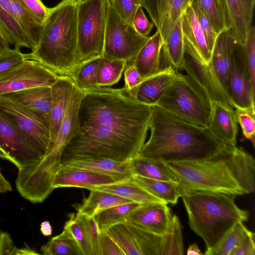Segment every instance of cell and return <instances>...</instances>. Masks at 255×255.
Masks as SVG:
<instances>
[{
    "label": "cell",
    "instance_id": "cell-52",
    "mask_svg": "<svg viewBox=\"0 0 255 255\" xmlns=\"http://www.w3.org/2000/svg\"><path fill=\"white\" fill-rule=\"evenodd\" d=\"M153 22L149 21L144 13L142 6L137 9L134 15L133 26L140 34L148 36L153 27Z\"/></svg>",
    "mask_w": 255,
    "mask_h": 255
},
{
    "label": "cell",
    "instance_id": "cell-39",
    "mask_svg": "<svg viewBox=\"0 0 255 255\" xmlns=\"http://www.w3.org/2000/svg\"><path fill=\"white\" fill-rule=\"evenodd\" d=\"M249 230L243 222H238L214 248L205 252L204 255H231Z\"/></svg>",
    "mask_w": 255,
    "mask_h": 255
},
{
    "label": "cell",
    "instance_id": "cell-9",
    "mask_svg": "<svg viewBox=\"0 0 255 255\" xmlns=\"http://www.w3.org/2000/svg\"><path fill=\"white\" fill-rule=\"evenodd\" d=\"M150 36L138 33L124 21L109 2L102 57L110 60H132Z\"/></svg>",
    "mask_w": 255,
    "mask_h": 255
},
{
    "label": "cell",
    "instance_id": "cell-15",
    "mask_svg": "<svg viewBox=\"0 0 255 255\" xmlns=\"http://www.w3.org/2000/svg\"><path fill=\"white\" fill-rule=\"evenodd\" d=\"M115 241L125 255H160L161 236L125 222L106 231Z\"/></svg>",
    "mask_w": 255,
    "mask_h": 255
},
{
    "label": "cell",
    "instance_id": "cell-46",
    "mask_svg": "<svg viewBox=\"0 0 255 255\" xmlns=\"http://www.w3.org/2000/svg\"><path fill=\"white\" fill-rule=\"evenodd\" d=\"M236 118L241 126L244 137L251 140L255 145V113L251 111L236 108Z\"/></svg>",
    "mask_w": 255,
    "mask_h": 255
},
{
    "label": "cell",
    "instance_id": "cell-18",
    "mask_svg": "<svg viewBox=\"0 0 255 255\" xmlns=\"http://www.w3.org/2000/svg\"><path fill=\"white\" fill-rule=\"evenodd\" d=\"M181 27L185 52L194 55L203 64H210L212 53L191 5L181 15Z\"/></svg>",
    "mask_w": 255,
    "mask_h": 255
},
{
    "label": "cell",
    "instance_id": "cell-17",
    "mask_svg": "<svg viewBox=\"0 0 255 255\" xmlns=\"http://www.w3.org/2000/svg\"><path fill=\"white\" fill-rule=\"evenodd\" d=\"M228 30L237 42L244 45L252 25L255 0H220Z\"/></svg>",
    "mask_w": 255,
    "mask_h": 255
},
{
    "label": "cell",
    "instance_id": "cell-8",
    "mask_svg": "<svg viewBox=\"0 0 255 255\" xmlns=\"http://www.w3.org/2000/svg\"><path fill=\"white\" fill-rule=\"evenodd\" d=\"M156 105L194 124L210 126L211 106L186 74L178 72Z\"/></svg>",
    "mask_w": 255,
    "mask_h": 255
},
{
    "label": "cell",
    "instance_id": "cell-12",
    "mask_svg": "<svg viewBox=\"0 0 255 255\" xmlns=\"http://www.w3.org/2000/svg\"><path fill=\"white\" fill-rule=\"evenodd\" d=\"M182 70L207 101L211 108L214 104H218L231 110L235 109L210 64H203L194 55L185 52Z\"/></svg>",
    "mask_w": 255,
    "mask_h": 255
},
{
    "label": "cell",
    "instance_id": "cell-22",
    "mask_svg": "<svg viewBox=\"0 0 255 255\" xmlns=\"http://www.w3.org/2000/svg\"><path fill=\"white\" fill-rule=\"evenodd\" d=\"M178 72L170 67H165L157 73L143 79L137 89L134 99L145 105H156Z\"/></svg>",
    "mask_w": 255,
    "mask_h": 255
},
{
    "label": "cell",
    "instance_id": "cell-14",
    "mask_svg": "<svg viewBox=\"0 0 255 255\" xmlns=\"http://www.w3.org/2000/svg\"><path fill=\"white\" fill-rule=\"evenodd\" d=\"M228 94L235 109L255 111V87L246 62L243 45L237 43L233 51L228 75Z\"/></svg>",
    "mask_w": 255,
    "mask_h": 255
},
{
    "label": "cell",
    "instance_id": "cell-55",
    "mask_svg": "<svg viewBox=\"0 0 255 255\" xmlns=\"http://www.w3.org/2000/svg\"><path fill=\"white\" fill-rule=\"evenodd\" d=\"M17 249L9 234L0 232V255H15Z\"/></svg>",
    "mask_w": 255,
    "mask_h": 255
},
{
    "label": "cell",
    "instance_id": "cell-57",
    "mask_svg": "<svg viewBox=\"0 0 255 255\" xmlns=\"http://www.w3.org/2000/svg\"><path fill=\"white\" fill-rule=\"evenodd\" d=\"M12 190L9 183L5 179L0 171V193H5Z\"/></svg>",
    "mask_w": 255,
    "mask_h": 255
},
{
    "label": "cell",
    "instance_id": "cell-56",
    "mask_svg": "<svg viewBox=\"0 0 255 255\" xmlns=\"http://www.w3.org/2000/svg\"><path fill=\"white\" fill-rule=\"evenodd\" d=\"M11 40L0 21V51L9 48Z\"/></svg>",
    "mask_w": 255,
    "mask_h": 255
},
{
    "label": "cell",
    "instance_id": "cell-3",
    "mask_svg": "<svg viewBox=\"0 0 255 255\" xmlns=\"http://www.w3.org/2000/svg\"><path fill=\"white\" fill-rule=\"evenodd\" d=\"M184 189L221 192L237 196L254 192L255 160L242 147L226 145L203 160L166 163Z\"/></svg>",
    "mask_w": 255,
    "mask_h": 255
},
{
    "label": "cell",
    "instance_id": "cell-27",
    "mask_svg": "<svg viewBox=\"0 0 255 255\" xmlns=\"http://www.w3.org/2000/svg\"><path fill=\"white\" fill-rule=\"evenodd\" d=\"M185 55L181 27V16L172 29L161 51V64L165 67H170L175 70H182Z\"/></svg>",
    "mask_w": 255,
    "mask_h": 255
},
{
    "label": "cell",
    "instance_id": "cell-58",
    "mask_svg": "<svg viewBox=\"0 0 255 255\" xmlns=\"http://www.w3.org/2000/svg\"><path fill=\"white\" fill-rule=\"evenodd\" d=\"M40 231L44 236H50L52 234V229L50 222L47 221L43 222L40 225Z\"/></svg>",
    "mask_w": 255,
    "mask_h": 255
},
{
    "label": "cell",
    "instance_id": "cell-60",
    "mask_svg": "<svg viewBox=\"0 0 255 255\" xmlns=\"http://www.w3.org/2000/svg\"><path fill=\"white\" fill-rule=\"evenodd\" d=\"M38 253H36L33 250L29 248V247L17 248L15 255H37Z\"/></svg>",
    "mask_w": 255,
    "mask_h": 255
},
{
    "label": "cell",
    "instance_id": "cell-59",
    "mask_svg": "<svg viewBox=\"0 0 255 255\" xmlns=\"http://www.w3.org/2000/svg\"><path fill=\"white\" fill-rule=\"evenodd\" d=\"M188 255H202L199 247L196 243L189 245L186 252Z\"/></svg>",
    "mask_w": 255,
    "mask_h": 255
},
{
    "label": "cell",
    "instance_id": "cell-10",
    "mask_svg": "<svg viewBox=\"0 0 255 255\" xmlns=\"http://www.w3.org/2000/svg\"><path fill=\"white\" fill-rule=\"evenodd\" d=\"M0 113L15 125L42 159L49 152V116L31 111L1 97Z\"/></svg>",
    "mask_w": 255,
    "mask_h": 255
},
{
    "label": "cell",
    "instance_id": "cell-13",
    "mask_svg": "<svg viewBox=\"0 0 255 255\" xmlns=\"http://www.w3.org/2000/svg\"><path fill=\"white\" fill-rule=\"evenodd\" d=\"M59 77L36 61L25 60L0 77V96L35 87H51Z\"/></svg>",
    "mask_w": 255,
    "mask_h": 255
},
{
    "label": "cell",
    "instance_id": "cell-32",
    "mask_svg": "<svg viewBox=\"0 0 255 255\" xmlns=\"http://www.w3.org/2000/svg\"><path fill=\"white\" fill-rule=\"evenodd\" d=\"M131 179L153 196L166 204L175 205L181 196L178 183L132 175Z\"/></svg>",
    "mask_w": 255,
    "mask_h": 255
},
{
    "label": "cell",
    "instance_id": "cell-16",
    "mask_svg": "<svg viewBox=\"0 0 255 255\" xmlns=\"http://www.w3.org/2000/svg\"><path fill=\"white\" fill-rule=\"evenodd\" d=\"M167 204L152 203L140 205L128 215L126 222L148 232L162 236L172 219Z\"/></svg>",
    "mask_w": 255,
    "mask_h": 255
},
{
    "label": "cell",
    "instance_id": "cell-45",
    "mask_svg": "<svg viewBox=\"0 0 255 255\" xmlns=\"http://www.w3.org/2000/svg\"><path fill=\"white\" fill-rule=\"evenodd\" d=\"M114 8L126 22L133 26L135 14L141 6L140 0H109Z\"/></svg>",
    "mask_w": 255,
    "mask_h": 255
},
{
    "label": "cell",
    "instance_id": "cell-54",
    "mask_svg": "<svg viewBox=\"0 0 255 255\" xmlns=\"http://www.w3.org/2000/svg\"><path fill=\"white\" fill-rule=\"evenodd\" d=\"M91 241L93 247L94 255H100V232L94 217H87Z\"/></svg>",
    "mask_w": 255,
    "mask_h": 255
},
{
    "label": "cell",
    "instance_id": "cell-2",
    "mask_svg": "<svg viewBox=\"0 0 255 255\" xmlns=\"http://www.w3.org/2000/svg\"><path fill=\"white\" fill-rule=\"evenodd\" d=\"M150 136L138 156L165 163L201 160L220 152L227 144L209 127L201 126L152 106Z\"/></svg>",
    "mask_w": 255,
    "mask_h": 255
},
{
    "label": "cell",
    "instance_id": "cell-47",
    "mask_svg": "<svg viewBox=\"0 0 255 255\" xmlns=\"http://www.w3.org/2000/svg\"><path fill=\"white\" fill-rule=\"evenodd\" d=\"M25 60L19 48L6 49L0 51V77L19 66Z\"/></svg>",
    "mask_w": 255,
    "mask_h": 255
},
{
    "label": "cell",
    "instance_id": "cell-7",
    "mask_svg": "<svg viewBox=\"0 0 255 255\" xmlns=\"http://www.w3.org/2000/svg\"><path fill=\"white\" fill-rule=\"evenodd\" d=\"M109 0H77V48L81 63L102 57Z\"/></svg>",
    "mask_w": 255,
    "mask_h": 255
},
{
    "label": "cell",
    "instance_id": "cell-25",
    "mask_svg": "<svg viewBox=\"0 0 255 255\" xmlns=\"http://www.w3.org/2000/svg\"><path fill=\"white\" fill-rule=\"evenodd\" d=\"M163 42L159 32H156L145 43L132 60L143 79L150 77L162 69L161 51Z\"/></svg>",
    "mask_w": 255,
    "mask_h": 255
},
{
    "label": "cell",
    "instance_id": "cell-31",
    "mask_svg": "<svg viewBox=\"0 0 255 255\" xmlns=\"http://www.w3.org/2000/svg\"><path fill=\"white\" fill-rule=\"evenodd\" d=\"M7 12L21 26L28 36L33 49L37 43L43 24L27 9L21 0H8Z\"/></svg>",
    "mask_w": 255,
    "mask_h": 255
},
{
    "label": "cell",
    "instance_id": "cell-44",
    "mask_svg": "<svg viewBox=\"0 0 255 255\" xmlns=\"http://www.w3.org/2000/svg\"><path fill=\"white\" fill-rule=\"evenodd\" d=\"M190 5L194 10L200 28L205 36L208 48L212 53L218 34L215 32L209 19L201 11L193 0H191Z\"/></svg>",
    "mask_w": 255,
    "mask_h": 255
},
{
    "label": "cell",
    "instance_id": "cell-49",
    "mask_svg": "<svg viewBox=\"0 0 255 255\" xmlns=\"http://www.w3.org/2000/svg\"><path fill=\"white\" fill-rule=\"evenodd\" d=\"M124 88L129 94L134 98L137 89L143 80L136 69L132 60L126 62L124 71Z\"/></svg>",
    "mask_w": 255,
    "mask_h": 255
},
{
    "label": "cell",
    "instance_id": "cell-29",
    "mask_svg": "<svg viewBox=\"0 0 255 255\" xmlns=\"http://www.w3.org/2000/svg\"><path fill=\"white\" fill-rule=\"evenodd\" d=\"M130 164L133 175L178 183L174 173L166 163L161 160L137 156L130 161Z\"/></svg>",
    "mask_w": 255,
    "mask_h": 255
},
{
    "label": "cell",
    "instance_id": "cell-21",
    "mask_svg": "<svg viewBox=\"0 0 255 255\" xmlns=\"http://www.w3.org/2000/svg\"><path fill=\"white\" fill-rule=\"evenodd\" d=\"M65 169L89 170L116 177L122 181L129 179L133 175L130 161L122 163L105 158L69 159L61 162L58 169Z\"/></svg>",
    "mask_w": 255,
    "mask_h": 255
},
{
    "label": "cell",
    "instance_id": "cell-19",
    "mask_svg": "<svg viewBox=\"0 0 255 255\" xmlns=\"http://www.w3.org/2000/svg\"><path fill=\"white\" fill-rule=\"evenodd\" d=\"M75 85L69 76H60L51 86L52 99L49 115L50 150L56 139Z\"/></svg>",
    "mask_w": 255,
    "mask_h": 255
},
{
    "label": "cell",
    "instance_id": "cell-20",
    "mask_svg": "<svg viewBox=\"0 0 255 255\" xmlns=\"http://www.w3.org/2000/svg\"><path fill=\"white\" fill-rule=\"evenodd\" d=\"M122 181L116 177L83 169L58 170L52 183L54 189L76 187L92 188Z\"/></svg>",
    "mask_w": 255,
    "mask_h": 255
},
{
    "label": "cell",
    "instance_id": "cell-53",
    "mask_svg": "<svg viewBox=\"0 0 255 255\" xmlns=\"http://www.w3.org/2000/svg\"><path fill=\"white\" fill-rule=\"evenodd\" d=\"M27 9L43 24L46 18L49 8L46 6L41 0H21Z\"/></svg>",
    "mask_w": 255,
    "mask_h": 255
},
{
    "label": "cell",
    "instance_id": "cell-6",
    "mask_svg": "<svg viewBox=\"0 0 255 255\" xmlns=\"http://www.w3.org/2000/svg\"><path fill=\"white\" fill-rule=\"evenodd\" d=\"M84 91L75 85L55 143L49 152L35 165L18 170L15 183L25 191L38 190L51 185L61 163L63 151L75 136L80 133L78 111Z\"/></svg>",
    "mask_w": 255,
    "mask_h": 255
},
{
    "label": "cell",
    "instance_id": "cell-48",
    "mask_svg": "<svg viewBox=\"0 0 255 255\" xmlns=\"http://www.w3.org/2000/svg\"><path fill=\"white\" fill-rule=\"evenodd\" d=\"M243 47L251 81L255 87V28L254 25L250 26L246 41Z\"/></svg>",
    "mask_w": 255,
    "mask_h": 255
},
{
    "label": "cell",
    "instance_id": "cell-37",
    "mask_svg": "<svg viewBox=\"0 0 255 255\" xmlns=\"http://www.w3.org/2000/svg\"><path fill=\"white\" fill-rule=\"evenodd\" d=\"M101 58L82 62L72 71L69 77L77 87L85 91L99 87L97 84V72Z\"/></svg>",
    "mask_w": 255,
    "mask_h": 255
},
{
    "label": "cell",
    "instance_id": "cell-34",
    "mask_svg": "<svg viewBox=\"0 0 255 255\" xmlns=\"http://www.w3.org/2000/svg\"><path fill=\"white\" fill-rule=\"evenodd\" d=\"M40 251L46 255H83L73 236L65 228L61 234L50 238Z\"/></svg>",
    "mask_w": 255,
    "mask_h": 255
},
{
    "label": "cell",
    "instance_id": "cell-30",
    "mask_svg": "<svg viewBox=\"0 0 255 255\" xmlns=\"http://www.w3.org/2000/svg\"><path fill=\"white\" fill-rule=\"evenodd\" d=\"M88 196L77 207V212L88 217H93L111 207L134 202L129 200L105 191L91 189Z\"/></svg>",
    "mask_w": 255,
    "mask_h": 255
},
{
    "label": "cell",
    "instance_id": "cell-24",
    "mask_svg": "<svg viewBox=\"0 0 255 255\" xmlns=\"http://www.w3.org/2000/svg\"><path fill=\"white\" fill-rule=\"evenodd\" d=\"M209 128L213 133L227 145L235 146L238 130L235 109L218 104L211 107Z\"/></svg>",
    "mask_w": 255,
    "mask_h": 255
},
{
    "label": "cell",
    "instance_id": "cell-35",
    "mask_svg": "<svg viewBox=\"0 0 255 255\" xmlns=\"http://www.w3.org/2000/svg\"><path fill=\"white\" fill-rule=\"evenodd\" d=\"M140 204L129 202L116 205L109 208L95 215L100 232L106 231L117 224L126 222L128 214Z\"/></svg>",
    "mask_w": 255,
    "mask_h": 255
},
{
    "label": "cell",
    "instance_id": "cell-1",
    "mask_svg": "<svg viewBox=\"0 0 255 255\" xmlns=\"http://www.w3.org/2000/svg\"><path fill=\"white\" fill-rule=\"evenodd\" d=\"M151 114L152 106L136 100L124 87L85 90L78 111L80 133L65 147L61 163L82 158L130 161L145 142Z\"/></svg>",
    "mask_w": 255,
    "mask_h": 255
},
{
    "label": "cell",
    "instance_id": "cell-38",
    "mask_svg": "<svg viewBox=\"0 0 255 255\" xmlns=\"http://www.w3.org/2000/svg\"><path fill=\"white\" fill-rule=\"evenodd\" d=\"M126 61L110 60L101 57L97 72V84L99 87H110L119 82L125 70Z\"/></svg>",
    "mask_w": 255,
    "mask_h": 255
},
{
    "label": "cell",
    "instance_id": "cell-5",
    "mask_svg": "<svg viewBox=\"0 0 255 255\" xmlns=\"http://www.w3.org/2000/svg\"><path fill=\"white\" fill-rule=\"evenodd\" d=\"M180 188L189 225L204 241L205 252L214 248L238 222L248 220L249 213L237 205L236 195Z\"/></svg>",
    "mask_w": 255,
    "mask_h": 255
},
{
    "label": "cell",
    "instance_id": "cell-41",
    "mask_svg": "<svg viewBox=\"0 0 255 255\" xmlns=\"http://www.w3.org/2000/svg\"><path fill=\"white\" fill-rule=\"evenodd\" d=\"M201 11L209 19L219 35L228 30L224 11L220 0H193Z\"/></svg>",
    "mask_w": 255,
    "mask_h": 255
},
{
    "label": "cell",
    "instance_id": "cell-43",
    "mask_svg": "<svg viewBox=\"0 0 255 255\" xmlns=\"http://www.w3.org/2000/svg\"><path fill=\"white\" fill-rule=\"evenodd\" d=\"M169 0H140L141 6L148 13L157 31H160Z\"/></svg>",
    "mask_w": 255,
    "mask_h": 255
},
{
    "label": "cell",
    "instance_id": "cell-11",
    "mask_svg": "<svg viewBox=\"0 0 255 255\" xmlns=\"http://www.w3.org/2000/svg\"><path fill=\"white\" fill-rule=\"evenodd\" d=\"M0 157L18 170L36 164L42 158L15 125L0 113Z\"/></svg>",
    "mask_w": 255,
    "mask_h": 255
},
{
    "label": "cell",
    "instance_id": "cell-36",
    "mask_svg": "<svg viewBox=\"0 0 255 255\" xmlns=\"http://www.w3.org/2000/svg\"><path fill=\"white\" fill-rule=\"evenodd\" d=\"M184 254L182 227L178 217L173 215L166 232L161 236L160 255Z\"/></svg>",
    "mask_w": 255,
    "mask_h": 255
},
{
    "label": "cell",
    "instance_id": "cell-23",
    "mask_svg": "<svg viewBox=\"0 0 255 255\" xmlns=\"http://www.w3.org/2000/svg\"><path fill=\"white\" fill-rule=\"evenodd\" d=\"M237 43L229 30L223 31L218 35L212 51L210 65L228 94L230 64L232 54Z\"/></svg>",
    "mask_w": 255,
    "mask_h": 255
},
{
    "label": "cell",
    "instance_id": "cell-50",
    "mask_svg": "<svg viewBox=\"0 0 255 255\" xmlns=\"http://www.w3.org/2000/svg\"><path fill=\"white\" fill-rule=\"evenodd\" d=\"M100 255H125L115 241L106 231L100 232Z\"/></svg>",
    "mask_w": 255,
    "mask_h": 255
},
{
    "label": "cell",
    "instance_id": "cell-40",
    "mask_svg": "<svg viewBox=\"0 0 255 255\" xmlns=\"http://www.w3.org/2000/svg\"><path fill=\"white\" fill-rule=\"evenodd\" d=\"M0 21L15 48L24 47L33 49L26 34L14 18L0 6Z\"/></svg>",
    "mask_w": 255,
    "mask_h": 255
},
{
    "label": "cell",
    "instance_id": "cell-33",
    "mask_svg": "<svg viewBox=\"0 0 255 255\" xmlns=\"http://www.w3.org/2000/svg\"><path fill=\"white\" fill-rule=\"evenodd\" d=\"M64 228L73 236L83 255H94L87 216L78 213L70 214Z\"/></svg>",
    "mask_w": 255,
    "mask_h": 255
},
{
    "label": "cell",
    "instance_id": "cell-26",
    "mask_svg": "<svg viewBox=\"0 0 255 255\" xmlns=\"http://www.w3.org/2000/svg\"><path fill=\"white\" fill-rule=\"evenodd\" d=\"M0 97L12 101L31 111L49 116L51 106L50 86H39L6 94Z\"/></svg>",
    "mask_w": 255,
    "mask_h": 255
},
{
    "label": "cell",
    "instance_id": "cell-28",
    "mask_svg": "<svg viewBox=\"0 0 255 255\" xmlns=\"http://www.w3.org/2000/svg\"><path fill=\"white\" fill-rule=\"evenodd\" d=\"M91 189L110 193L140 205L152 203H165L136 184L131 177L128 180L96 187L90 190Z\"/></svg>",
    "mask_w": 255,
    "mask_h": 255
},
{
    "label": "cell",
    "instance_id": "cell-42",
    "mask_svg": "<svg viewBox=\"0 0 255 255\" xmlns=\"http://www.w3.org/2000/svg\"><path fill=\"white\" fill-rule=\"evenodd\" d=\"M191 0H169L159 33L163 43L178 19L191 4Z\"/></svg>",
    "mask_w": 255,
    "mask_h": 255
},
{
    "label": "cell",
    "instance_id": "cell-4",
    "mask_svg": "<svg viewBox=\"0 0 255 255\" xmlns=\"http://www.w3.org/2000/svg\"><path fill=\"white\" fill-rule=\"evenodd\" d=\"M77 0L49 8L35 47L25 60L40 63L59 76H69L81 64L77 48Z\"/></svg>",
    "mask_w": 255,
    "mask_h": 255
},
{
    "label": "cell",
    "instance_id": "cell-61",
    "mask_svg": "<svg viewBox=\"0 0 255 255\" xmlns=\"http://www.w3.org/2000/svg\"><path fill=\"white\" fill-rule=\"evenodd\" d=\"M8 0H0V6L7 11Z\"/></svg>",
    "mask_w": 255,
    "mask_h": 255
},
{
    "label": "cell",
    "instance_id": "cell-51",
    "mask_svg": "<svg viewBox=\"0 0 255 255\" xmlns=\"http://www.w3.org/2000/svg\"><path fill=\"white\" fill-rule=\"evenodd\" d=\"M255 234L249 230L231 255H255Z\"/></svg>",
    "mask_w": 255,
    "mask_h": 255
}]
</instances>
